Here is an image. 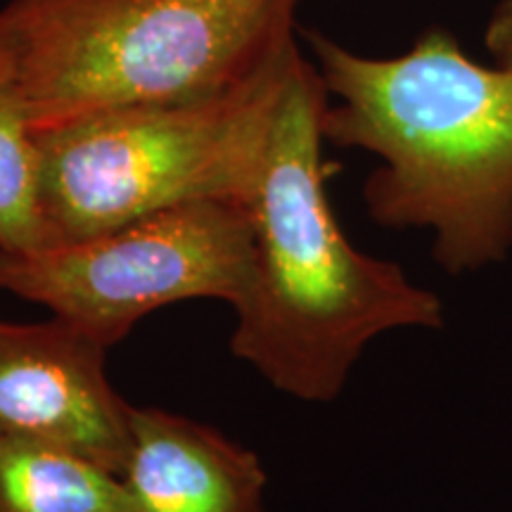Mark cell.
Wrapping results in <instances>:
<instances>
[{
  "label": "cell",
  "instance_id": "obj_5",
  "mask_svg": "<svg viewBox=\"0 0 512 512\" xmlns=\"http://www.w3.org/2000/svg\"><path fill=\"white\" fill-rule=\"evenodd\" d=\"M252 249L247 202H192L31 252L0 249V290L43 304L107 349L185 299L238 302Z\"/></svg>",
  "mask_w": 512,
  "mask_h": 512
},
{
  "label": "cell",
  "instance_id": "obj_2",
  "mask_svg": "<svg viewBox=\"0 0 512 512\" xmlns=\"http://www.w3.org/2000/svg\"><path fill=\"white\" fill-rule=\"evenodd\" d=\"M337 105L325 140L382 159L363 183L384 228L432 230V259L470 275L512 254V72L467 57L432 27L408 53L366 57L306 31Z\"/></svg>",
  "mask_w": 512,
  "mask_h": 512
},
{
  "label": "cell",
  "instance_id": "obj_6",
  "mask_svg": "<svg viewBox=\"0 0 512 512\" xmlns=\"http://www.w3.org/2000/svg\"><path fill=\"white\" fill-rule=\"evenodd\" d=\"M107 349L69 320H0V439H43L121 475L131 403L107 377Z\"/></svg>",
  "mask_w": 512,
  "mask_h": 512
},
{
  "label": "cell",
  "instance_id": "obj_11",
  "mask_svg": "<svg viewBox=\"0 0 512 512\" xmlns=\"http://www.w3.org/2000/svg\"><path fill=\"white\" fill-rule=\"evenodd\" d=\"M12 74H15V46H12L8 19L0 12V81L10 79Z\"/></svg>",
  "mask_w": 512,
  "mask_h": 512
},
{
  "label": "cell",
  "instance_id": "obj_10",
  "mask_svg": "<svg viewBox=\"0 0 512 512\" xmlns=\"http://www.w3.org/2000/svg\"><path fill=\"white\" fill-rule=\"evenodd\" d=\"M484 46L494 57V64L512 72V0H501L491 12L484 31Z\"/></svg>",
  "mask_w": 512,
  "mask_h": 512
},
{
  "label": "cell",
  "instance_id": "obj_9",
  "mask_svg": "<svg viewBox=\"0 0 512 512\" xmlns=\"http://www.w3.org/2000/svg\"><path fill=\"white\" fill-rule=\"evenodd\" d=\"M12 76L0 81V249L31 252L53 245V233L43 202L41 136Z\"/></svg>",
  "mask_w": 512,
  "mask_h": 512
},
{
  "label": "cell",
  "instance_id": "obj_8",
  "mask_svg": "<svg viewBox=\"0 0 512 512\" xmlns=\"http://www.w3.org/2000/svg\"><path fill=\"white\" fill-rule=\"evenodd\" d=\"M0 512H128L121 475L76 448L0 439Z\"/></svg>",
  "mask_w": 512,
  "mask_h": 512
},
{
  "label": "cell",
  "instance_id": "obj_7",
  "mask_svg": "<svg viewBox=\"0 0 512 512\" xmlns=\"http://www.w3.org/2000/svg\"><path fill=\"white\" fill-rule=\"evenodd\" d=\"M121 482L128 512H268L266 472L245 446L162 408H131Z\"/></svg>",
  "mask_w": 512,
  "mask_h": 512
},
{
  "label": "cell",
  "instance_id": "obj_3",
  "mask_svg": "<svg viewBox=\"0 0 512 512\" xmlns=\"http://www.w3.org/2000/svg\"><path fill=\"white\" fill-rule=\"evenodd\" d=\"M302 0H8L15 79L38 133L192 100L297 43Z\"/></svg>",
  "mask_w": 512,
  "mask_h": 512
},
{
  "label": "cell",
  "instance_id": "obj_1",
  "mask_svg": "<svg viewBox=\"0 0 512 512\" xmlns=\"http://www.w3.org/2000/svg\"><path fill=\"white\" fill-rule=\"evenodd\" d=\"M330 93L299 57L268 136L249 200L252 249L230 351L273 389L330 403L373 339L392 330H441L444 302L399 264L354 247L328 200L323 117Z\"/></svg>",
  "mask_w": 512,
  "mask_h": 512
},
{
  "label": "cell",
  "instance_id": "obj_4",
  "mask_svg": "<svg viewBox=\"0 0 512 512\" xmlns=\"http://www.w3.org/2000/svg\"><path fill=\"white\" fill-rule=\"evenodd\" d=\"M297 43L238 86L124 107L38 133L57 242L192 202L252 200Z\"/></svg>",
  "mask_w": 512,
  "mask_h": 512
}]
</instances>
